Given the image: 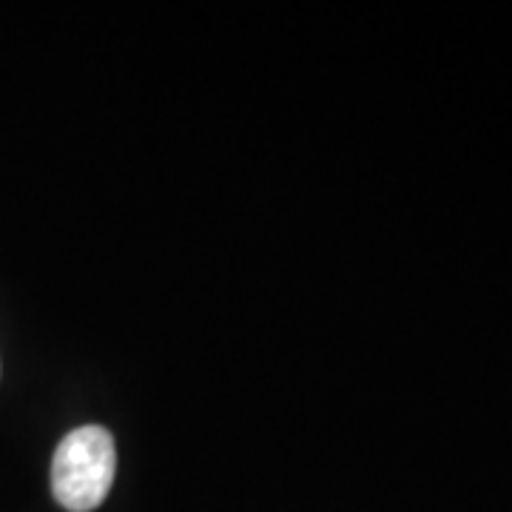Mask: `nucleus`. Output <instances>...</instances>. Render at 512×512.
<instances>
[{
	"label": "nucleus",
	"instance_id": "nucleus-1",
	"mask_svg": "<svg viewBox=\"0 0 512 512\" xmlns=\"http://www.w3.org/2000/svg\"><path fill=\"white\" fill-rule=\"evenodd\" d=\"M117 450L106 427L86 424L72 430L52 461V493L69 512L97 510L111 490Z\"/></svg>",
	"mask_w": 512,
	"mask_h": 512
}]
</instances>
